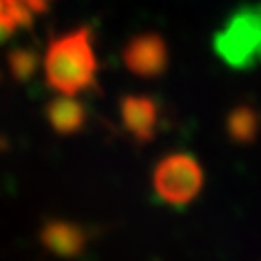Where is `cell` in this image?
I'll use <instances>...</instances> for the list:
<instances>
[{
    "mask_svg": "<svg viewBox=\"0 0 261 261\" xmlns=\"http://www.w3.org/2000/svg\"><path fill=\"white\" fill-rule=\"evenodd\" d=\"M97 58L89 29H76L54 39L45 54V79L51 89L74 97L93 85Z\"/></svg>",
    "mask_w": 261,
    "mask_h": 261,
    "instance_id": "obj_1",
    "label": "cell"
},
{
    "mask_svg": "<svg viewBox=\"0 0 261 261\" xmlns=\"http://www.w3.org/2000/svg\"><path fill=\"white\" fill-rule=\"evenodd\" d=\"M214 49L232 68H253L261 62V5L239 11L216 35Z\"/></svg>",
    "mask_w": 261,
    "mask_h": 261,
    "instance_id": "obj_2",
    "label": "cell"
},
{
    "mask_svg": "<svg viewBox=\"0 0 261 261\" xmlns=\"http://www.w3.org/2000/svg\"><path fill=\"white\" fill-rule=\"evenodd\" d=\"M152 187L165 204L187 206L204 187V171L191 154L175 152L156 163Z\"/></svg>",
    "mask_w": 261,
    "mask_h": 261,
    "instance_id": "obj_3",
    "label": "cell"
},
{
    "mask_svg": "<svg viewBox=\"0 0 261 261\" xmlns=\"http://www.w3.org/2000/svg\"><path fill=\"white\" fill-rule=\"evenodd\" d=\"M125 66L138 76H159L169 64L167 43L156 33H144L129 41L123 49Z\"/></svg>",
    "mask_w": 261,
    "mask_h": 261,
    "instance_id": "obj_4",
    "label": "cell"
},
{
    "mask_svg": "<svg viewBox=\"0 0 261 261\" xmlns=\"http://www.w3.org/2000/svg\"><path fill=\"white\" fill-rule=\"evenodd\" d=\"M121 123L136 142H150L156 134L159 109L150 97H125L121 101Z\"/></svg>",
    "mask_w": 261,
    "mask_h": 261,
    "instance_id": "obj_5",
    "label": "cell"
},
{
    "mask_svg": "<svg viewBox=\"0 0 261 261\" xmlns=\"http://www.w3.org/2000/svg\"><path fill=\"white\" fill-rule=\"evenodd\" d=\"M41 245L58 257H76L87 247V232L68 220H49L39 232Z\"/></svg>",
    "mask_w": 261,
    "mask_h": 261,
    "instance_id": "obj_6",
    "label": "cell"
},
{
    "mask_svg": "<svg viewBox=\"0 0 261 261\" xmlns=\"http://www.w3.org/2000/svg\"><path fill=\"white\" fill-rule=\"evenodd\" d=\"M45 117H47V121L56 134L70 136V134H76L85 125L87 113H85V107L74 97L62 95L47 105Z\"/></svg>",
    "mask_w": 261,
    "mask_h": 261,
    "instance_id": "obj_7",
    "label": "cell"
},
{
    "mask_svg": "<svg viewBox=\"0 0 261 261\" xmlns=\"http://www.w3.org/2000/svg\"><path fill=\"white\" fill-rule=\"evenodd\" d=\"M45 3L47 0H0V33L7 35L17 25H23Z\"/></svg>",
    "mask_w": 261,
    "mask_h": 261,
    "instance_id": "obj_8",
    "label": "cell"
},
{
    "mask_svg": "<svg viewBox=\"0 0 261 261\" xmlns=\"http://www.w3.org/2000/svg\"><path fill=\"white\" fill-rule=\"evenodd\" d=\"M226 132L239 144H249L259 134V115L251 107H237L226 119Z\"/></svg>",
    "mask_w": 261,
    "mask_h": 261,
    "instance_id": "obj_9",
    "label": "cell"
}]
</instances>
